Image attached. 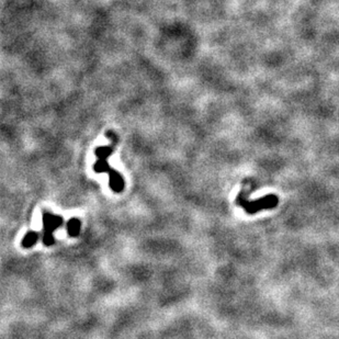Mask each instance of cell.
<instances>
[{
	"instance_id": "1",
	"label": "cell",
	"mask_w": 339,
	"mask_h": 339,
	"mask_svg": "<svg viewBox=\"0 0 339 339\" xmlns=\"http://www.w3.org/2000/svg\"><path fill=\"white\" fill-rule=\"evenodd\" d=\"M237 203H238L239 205L243 206L247 213L254 214V213H257V212L260 211V210L270 209V207L277 206L278 198L273 196V194H270V196L261 198L257 201L249 202V201H246L241 196H239L238 199H237Z\"/></svg>"
},
{
	"instance_id": "2",
	"label": "cell",
	"mask_w": 339,
	"mask_h": 339,
	"mask_svg": "<svg viewBox=\"0 0 339 339\" xmlns=\"http://www.w3.org/2000/svg\"><path fill=\"white\" fill-rule=\"evenodd\" d=\"M63 224V218L62 217H55L52 215L49 212H44L43 213V225H44V238L43 241L45 245H52L54 243L53 238V232L56 230V228Z\"/></svg>"
},
{
	"instance_id": "3",
	"label": "cell",
	"mask_w": 339,
	"mask_h": 339,
	"mask_svg": "<svg viewBox=\"0 0 339 339\" xmlns=\"http://www.w3.org/2000/svg\"><path fill=\"white\" fill-rule=\"evenodd\" d=\"M39 238V233H34V232H29L27 235L24 236V238L22 239V246L23 247H31L35 244V241Z\"/></svg>"
},
{
	"instance_id": "4",
	"label": "cell",
	"mask_w": 339,
	"mask_h": 339,
	"mask_svg": "<svg viewBox=\"0 0 339 339\" xmlns=\"http://www.w3.org/2000/svg\"><path fill=\"white\" fill-rule=\"evenodd\" d=\"M67 228H68V234L70 236H77L80 232V221L78 219H71Z\"/></svg>"
}]
</instances>
